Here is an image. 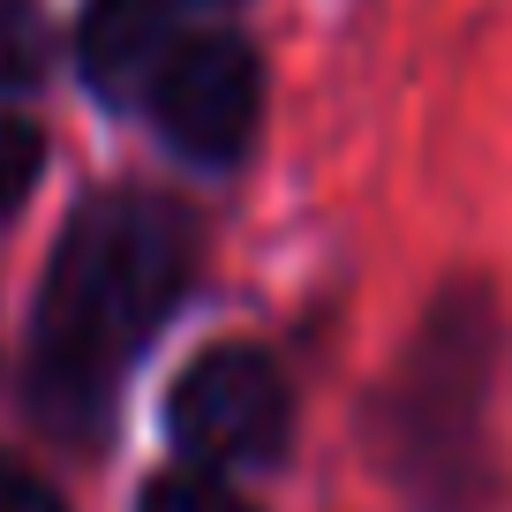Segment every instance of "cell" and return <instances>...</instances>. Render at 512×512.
Listing matches in <instances>:
<instances>
[{
  "label": "cell",
  "mask_w": 512,
  "mask_h": 512,
  "mask_svg": "<svg viewBox=\"0 0 512 512\" xmlns=\"http://www.w3.org/2000/svg\"><path fill=\"white\" fill-rule=\"evenodd\" d=\"M166 430L196 467H272L294 437V392L279 377V362L264 347H204L174 377L166 400Z\"/></svg>",
  "instance_id": "3957f363"
},
{
  "label": "cell",
  "mask_w": 512,
  "mask_h": 512,
  "mask_svg": "<svg viewBox=\"0 0 512 512\" xmlns=\"http://www.w3.org/2000/svg\"><path fill=\"white\" fill-rule=\"evenodd\" d=\"M0 512H61V497H53L31 467H16L8 452H0Z\"/></svg>",
  "instance_id": "9c48e42d"
},
{
  "label": "cell",
  "mask_w": 512,
  "mask_h": 512,
  "mask_svg": "<svg viewBox=\"0 0 512 512\" xmlns=\"http://www.w3.org/2000/svg\"><path fill=\"white\" fill-rule=\"evenodd\" d=\"M144 512H249L234 490H226L211 467H174L144 490Z\"/></svg>",
  "instance_id": "ba28073f"
},
{
  "label": "cell",
  "mask_w": 512,
  "mask_h": 512,
  "mask_svg": "<svg viewBox=\"0 0 512 512\" xmlns=\"http://www.w3.org/2000/svg\"><path fill=\"white\" fill-rule=\"evenodd\" d=\"M53 61V31L31 0H0V98L8 91H31Z\"/></svg>",
  "instance_id": "8992f818"
},
{
  "label": "cell",
  "mask_w": 512,
  "mask_h": 512,
  "mask_svg": "<svg viewBox=\"0 0 512 512\" xmlns=\"http://www.w3.org/2000/svg\"><path fill=\"white\" fill-rule=\"evenodd\" d=\"M159 136L196 166H234L256 136V106H264V68L234 31H196L174 38L144 91Z\"/></svg>",
  "instance_id": "277c9868"
},
{
  "label": "cell",
  "mask_w": 512,
  "mask_h": 512,
  "mask_svg": "<svg viewBox=\"0 0 512 512\" xmlns=\"http://www.w3.org/2000/svg\"><path fill=\"white\" fill-rule=\"evenodd\" d=\"M490 377H497V309L460 287L422 317L400 377L384 392V460L422 505H467L490 475Z\"/></svg>",
  "instance_id": "7a4b0ae2"
},
{
  "label": "cell",
  "mask_w": 512,
  "mask_h": 512,
  "mask_svg": "<svg viewBox=\"0 0 512 512\" xmlns=\"http://www.w3.org/2000/svg\"><path fill=\"white\" fill-rule=\"evenodd\" d=\"M38 166H46V136L38 121H23L16 106H0V219H16L38 189Z\"/></svg>",
  "instance_id": "52a82bcc"
},
{
  "label": "cell",
  "mask_w": 512,
  "mask_h": 512,
  "mask_svg": "<svg viewBox=\"0 0 512 512\" xmlns=\"http://www.w3.org/2000/svg\"><path fill=\"white\" fill-rule=\"evenodd\" d=\"M196 272V226L174 196L106 189L68 219L31 317V400L53 430L91 437Z\"/></svg>",
  "instance_id": "6da1fadb"
},
{
  "label": "cell",
  "mask_w": 512,
  "mask_h": 512,
  "mask_svg": "<svg viewBox=\"0 0 512 512\" xmlns=\"http://www.w3.org/2000/svg\"><path fill=\"white\" fill-rule=\"evenodd\" d=\"M174 8L166 0H91L76 31V61L98 98H144L159 61L174 53Z\"/></svg>",
  "instance_id": "5b68a950"
}]
</instances>
